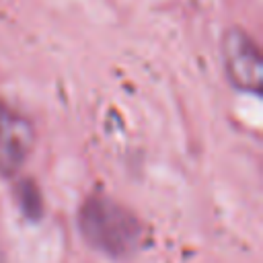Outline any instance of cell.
<instances>
[{
	"instance_id": "6da1fadb",
	"label": "cell",
	"mask_w": 263,
	"mask_h": 263,
	"mask_svg": "<svg viewBox=\"0 0 263 263\" xmlns=\"http://www.w3.org/2000/svg\"><path fill=\"white\" fill-rule=\"evenodd\" d=\"M78 230L95 251L111 259H129L146 240L142 220L105 193H92L82 201L78 210Z\"/></svg>"
},
{
	"instance_id": "7a4b0ae2",
	"label": "cell",
	"mask_w": 263,
	"mask_h": 263,
	"mask_svg": "<svg viewBox=\"0 0 263 263\" xmlns=\"http://www.w3.org/2000/svg\"><path fill=\"white\" fill-rule=\"evenodd\" d=\"M222 62L228 82L255 97L263 90V60L255 39L242 29H228L222 37Z\"/></svg>"
},
{
	"instance_id": "3957f363",
	"label": "cell",
	"mask_w": 263,
	"mask_h": 263,
	"mask_svg": "<svg viewBox=\"0 0 263 263\" xmlns=\"http://www.w3.org/2000/svg\"><path fill=\"white\" fill-rule=\"evenodd\" d=\"M35 144V129L29 117L0 103V175L14 177Z\"/></svg>"
},
{
	"instance_id": "277c9868",
	"label": "cell",
	"mask_w": 263,
	"mask_h": 263,
	"mask_svg": "<svg viewBox=\"0 0 263 263\" xmlns=\"http://www.w3.org/2000/svg\"><path fill=\"white\" fill-rule=\"evenodd\" d=\"M14 195H16V203H18V210L23 212V216L27 220H41L43 214H45V199H43V193L39 189V185L25 177L21 179L16 185H14Z\"/></svg>"
},
{
	"instance_id": "5b68a950",
	"label": "cell",
	"mask_w": 263,
	"mask_h": 263,
	"mask_svg": "<svg viewBox=\"0 0 263 263\" xmlns=\"http://www.w3.org/2000/svg\"><path fill=\"white\" fill-rule=\"evenodd\" d=\"M0 263H6V257H4V253H2V249H0Z\"/></svg>"
}]
</instances>
